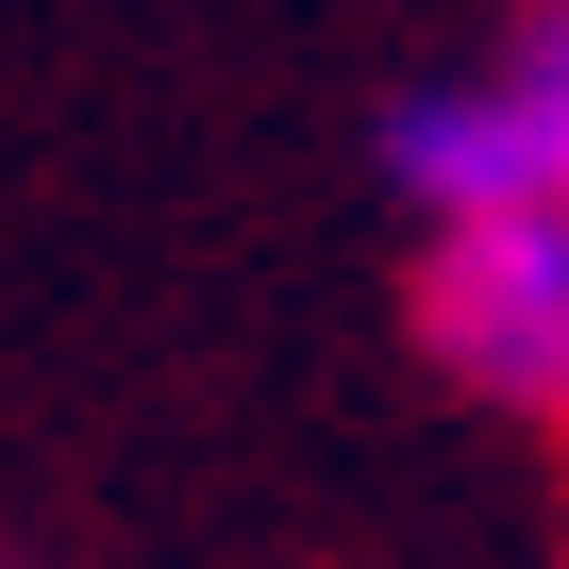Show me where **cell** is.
<instances>
[{"label":"cell","mask_w":569,"mask_h":569,"mask_svg":"<svg viewBox=\"0 0 569 569\" xmlns=\"http://www.w3.org/2000/svg\"><path fill=\"white\" fill-rule=\"evenodd\" d=\"M552 84H569V18H552ZM552 201H569V118H552Z\"/></svg>","instance_id":"cell-3"},{"label":"cell","mask_w":569,"mask_h":569,"mask_svg":"<svg viewBox=\"0 0 569 569\" xmlns=\"http://www.w3.org/2000/svg\"><path fill=\"white\" fill-rule=\"evenodd\" d=\"M419 352L502 402V419H569V201H486V218H436V268H419Z\"/></svg>","instance_id":"cell-1"},{"label":"cell","mask_w":569,"mask_h":569,"mask_svg":"<svg viewBox=\"0 0 569 569\" xmlns=\"http://www.w3.org/2000/svg\"><path fill=\"white\" fill-rule=\"evenodd\" d=\"M552 118H569V84H552V18H536L502 84H419V101L386 118V168H402V201H419V218L552 201Z\"/></svg>","instance_id":"cell-2"}]
</instances>
